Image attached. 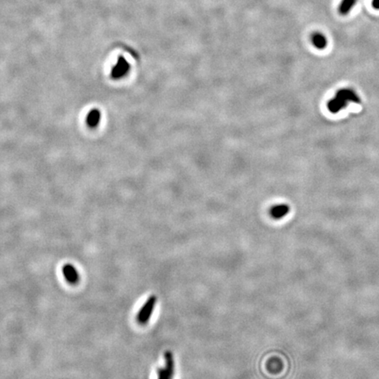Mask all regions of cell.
Segmentation results:
<instances>
[{
  "mask_svg": "<svg viewBox=\"0 0 379 379\" xmlns=\"http://www.w3.org/2000/svg\"><path fill=\"white\" fill-rule=\"evenodd\" d=\"M130 69H131L130 63L127 61L124 56H119L114 66L111 68V78H112L113 80L122 79L129 73Z\"/></svg>",
  "mask_w": 379,
  "mask_h": 379,
  "instance_id": "obj_1",
  "label": "cell"
},
{
  "mask_svg": "<svg viewBox=\"0 0 379 379\" xmlns=\"http://www.w3.org/2000/svg\"><path fill=\"white\" fill-rule=\"evenodd\" d=\"M156 304H157V297L151 296L150 299L147 300L143 308L140 310L139 313L137 315V320L139 321V323L144 325L150 320Z\"/></svg>",
  "mask_w": 379,
  "mask_h": 379,
  "instance_id": "obj_2",
  "label": "cell"
},
{
  "mask_svg": "<svg viewBox=\"0 0 379 379\" xmlns=\"http://www.w3.org/2000/svg\"><path fill=\"white\" fill-rule=\"evenodd\" d=\"M173 374H174L173 355L171 352L167 351L165 354V368L159 369L158 379H172Z\"/></svg>",
  "mask_w": 379,
  "mask_h": 379,
  "instance_id": "obj_3",
  "label": "cell"
},
{
  "mask_svg": "<svg viewBox=\"0 0 379 379\" xmlns=\"http://www.w3.org/2000/svg\"><path fill=\"white\" fill-rule=\"evenodd\" d=\"M63 274L65 280L70 285H77L79 282V273L73 265L66 264L63 265Z\"/></svg>",
  "mask_w": 379,
  "mask_h": 379,
  "instance_id": "obj_4",
  "label": "cell"
},
{
  "mask_svg": "<svg viewBox=\"0 0 379 379\" xmlns=\"http://www.w3.org/2000/svg\"><path fill=\"white\" fill-rule=\"evenodd\" d=\"M101 118H102V113L100 110L97 108H93L88 112L86 116V125H88L89 129H97L100 124Z\"/></svg>",
  "mask_w": 379,
  "mask_h": 379,
  "instance_id": "obj_5",
  "label": "cell"
},
{
  "mask_svg": "<svg viewBox=\"0 0 379 379\" xmlns=\"http://www.w3.org/2000/svg\"><path fill=\"white\" fill-rule=\"evenodd\" d=\"M312 42L313 46L318 49H324L327 45V40L326 36L320 32L313 33L312 36Z\"/></svg>",
  "mask_w": 379,
  "mask_h": 379,
  "instance_id": "obj_6",
  "label": "cell"
},
{
  "mask_svg": "<svg viewBox=\"0 0 379 379\" xmlns=\"http://www.w3.org/2000/svg\"><path fill=\"white\" fill-rule=\"evenodd\" d=\"M289 212V207L286 205H279L273 206L271 210V214L274 219H282Z\"/></svg>",
  "mask_w": 379,
  "mask_h": 379,
  "instance_id": "obj_7",
  "label": "cell"
},
{
  "mask_svg": "<svg viewBox=\"0 0 379 379\" xmlns=\"http://www.w3.org/2000/svg\"><path fill=\"white\" fill-rule=\"evenodd\" d=\"M357 0H341V5L339 7V12L341 15H347V14L353 9L355 7V4Z\"/></svg>",
  "mask_w": 379,
  "mask_h": 379,
  "instance_id": "obj_8",
  "label": "cell"
},
{
  "mask_svg": "<svg viewBox=\"0 0 379 379\" xmlns=\"http://www.w3.org/2000/svg\"><path fill=\"white\" fill-rule=\"evenodd\" d=\"M372 7L374 9L379 10V0H372Z\"/></svg>",
  "mask_w": 379,
  "mask_h": 379,
  "instance_id": "obj_9",
  "label": "cell"
}]
</instances>
